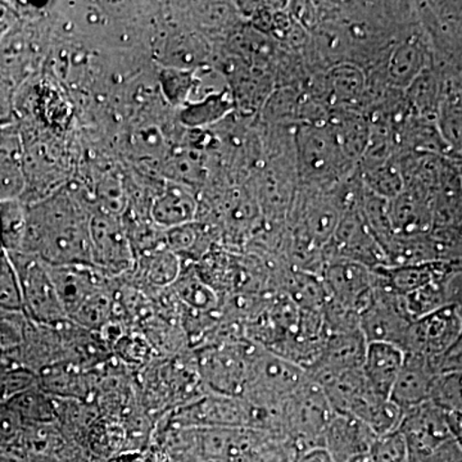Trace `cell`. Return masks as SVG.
<instances>
[{"label":"cell","instance_id":"cell-1","mask_svg":"<svg viewBox=\"0 0 462 462\" xmlns=\"http://www.w3.org/2000/svg\"><path fill=\"white\" fill-rule=\"evenodd\" d=\"M27 206V231L23 252L50 266L90 264L91 209L69 185Z\"/></svg>","mask_w":462,"mask_h":462},{"label":"cell","instance_id":"cell-2","mask_svg":"<svg viewBox=\"0 0 462 462\" xmlns=\"http://www.w3.org/2000/svg\"><path fill=\"white\" fill-rule=\"evenodd\" d=\"M254 346L248 339L220 340L200 346L196 351V364L206 391L218 396L242 397Z\"/></svg>","mask_w":462,"mask_h":462},{"label":"cell","instance_id":"cell-3","mask_svg":"<svg viewBox=\"0 0 462 462\" xmlns=\"http://www.w3.org/2000/svg\"><path fill=\"white\" fill-rule=\"evenodd\" d=\"M334 415L324 389L307 376L302 385L285 400L282 437L294 447L297 455L322 447L325 430Z\"/></svg>","mask_w":462,"mask_h":462},{"label":"cell","instance_id":"cell-4","mask_svg":"<svg viewBox=\"0 0 462 462\" xmlns=\"http://www.w3.org/2000/svg\"><path fill=\"white\" fill-rule=\"evenodd\" d=\"M297 169L315 187L331 185L348 173L352 163L339 147L330 124L306 123L297 129Z\"/></svg>","mask_w":462,"mask_h":462},{"label":"cell","instance_id":"cell-5","mask_svg":"<svg viewBox=\"0 0 462 462\" xmlns=\"http://www.w3.org/2000/svg\"><path fill=\"white\" fill-rule=\"evenodd\" d=\"M7 254L17 273L23 312L26 318L33 324L47 327L69 322L48 264L25 252Z\"/></svg>","mask_w":462,"mask_h":462},{"label":"cell","instance_id":"cell-6","mask_svg":"<svg viewBox=\"0 0 462 462\" xmlns=\"http://www.w3.org/2000/svg\"><path fill=\"white\" fill-rule=\"evenodd\" d=\"M306 379V370L300 365L256 345L249 365L247 385L242 397L254 402L282 403Z\"/></svg>","mask_w":462,"mask_h":462},{"label":"cell","instance_id":"cell-7","mask_svg":"<svg viewBox=\"0 0 462 462\" xmlns=\"http://www.w3.org/2000/svg\"><path fill=\"white\" fill-rule=\"evenodd\" d=\"M91 266L109 279L132 273L135 251L123 217L94 211L90 216Z\"/></svg>","mask_w":462,"mask_h":462},{"label":"cell","instance_id":"cell-8","mask_svg":"<svg viewBox=\"0 0 462 462\" xmlns=\"http://www.w3.org/2000/svg\"><path fill=\"white\" fill-rule=\"evenodd\" d=\"M462 334V316L454 303L443 306L412 321L404 340V354L424 356L436 361L439 360L457 343Z\"/></svg>","mask_w":462,"mask_h":462},{"label":"cell","instance_id":"cell-9","mask_svg":"<svg viewBox=\"0 0 462 462\" xmlns=\"http://www.w3.org/2000/svg\"><path fill=\"white\" fill-rule=\"evenodd\" d=\"M411 324L402 297L374 282L372 300L360 312V330L367 345L388 343L402 349Z\"/></svg>","mask_w":462,"mask_h":462},{"label":"cell","instance_id":"cell-10","mask_svg":"<svg viewBox=\"0 0 462 462\" xmlns=\"http://www.w3.org/2000/svg\"><path fill=\"white\" fill-rule=\"evenodd\" d=\"M330 300L360 315L374 293V273L364 264L348 260H330L320 273Z\"/></svg>","mask_w":462,"mask_h":462},{"label":"cell","instance_id":"cell-11","mask_svg":"<svg viewBox=\"0 0 462 462\" xmlns=\"http://www.w3.org/2000/svg\"><path fill=\"white\" fill-rule=\"evenodd\" d=\"M153 60L160 67L199 69L211 58L208 41L189 26H169L161 29L153 39Z\"/></svg>","mask_w":462,"mask_h":462},{"label":"cell","instance_id":"cell-12","mask_svg":"<svg viewBox=\"0 0 462 462\" xmlns=\"http://www.w3.org/2000/svg\"><path fill=\"white\" fill-rule=\"evenodd\" d=\"M398 430L409 447L410 462H421L451 437L447 412L431 401L404 411Z\"/></svg>","mask_w":462,"mask_h":462},{"label":"cell","instance_id":"cell-13","mask_svg":"<svg viewBox=\"0 0 462 462\" xmlns=\"http://www.w3.org/2000/svg\"><path fill=\"white\" fill-rule=\"evenodd\" d=\"M367 342L361 330L327 334L320 355L306 369L307 376L321 384L339 374L363 369Z\"/></svg>","mask_w":462,"mask_h":462},{"label":"cell","instance_id":"cell-14","mask_svg":"<svg viewBox=\"0 0 462 462\" xmlns=\"http://www.w3.org/2000/svg\"><path fill=\"white\" fill-rule=\"evenodd\" d=\"M48 267L69 321L111 281L90 264Z\"/></svg>","mask_w":462,"mask_h":462},{"label":"cell","instance_id":"cell-15","mask_svg":"<svg viewBox=\"0 0 462 462\" xmlns=\"http://www.w3.org/2000/svg\"><path fill=\"white\" fill-rule=\"evenodd\" d=\"M439 374L436 361L420 355L404 354L402 367L389 398L403 412L430 402L431 389Z\"/></svg>","mask_w":462,"mask_h":462},{"label":"cell","instance_id":"cell-16","mask_svg":"<svg viewBox=\"0 0 462 462\" xmlns=\"http://www.w3.org/2000/svg\"><path fill=\"white\" fill-rule=\"evenodd\" d=\"M26 189L23 143L16 116L0 120V200L23 199Z\"/></svg>","mask_w":462,"mask_h":462},{"label":"cell","instance_id":"cell-17","mask_svg":"<svg viewBox=\"0 0 462 462\" xmlns=\"http://www.w3.org/2000/svg\"><path fill=\"white\" fill-rule=\"evenodd\" d=\"M376 434L352 416L336 413L325 430L322 448L336 462H356L367 457Z\"/></svg>","mask_w":462,"mask_h":462},{"label":"cell","instance_id":"cell-18","mask_svg":"<svg viewBox=\"0 0 462 462\" xmlns=\"http://www.w3.org/2000/svg\"><path fill=\"white\" fill-rule=\"evenodd\" d=\"M199 214V200L194 189L180 182L167 180L149 208V217L160 229L170 230L194 223Z\"/></svg>","mask_w":462,"mask_h":462},{"label":"cell","instance_id":"cell-19","mask_svg":"<svg viewBox=\"0 0 462 462\" xmlns=\"http://www.w3.org/2000/svg\"><path fill=\"white\" fill-rule=\"evenodd\" d=\"M427 42L418 32L402 36L391 47L387 60V80L398 89H407L430 65Z\"/></svg>","mask_w":462,"mask_h":462},{"label":"cell","instance_id":"cell-20","mask_svg":"<svg viewBox=\"0 0 462 462\" xmlns=\"http://www.w3.org/2000/svg\"><path fill=\"white\" fill-rule=\"evenodd\" d=\"M404 360V352L388 343H369L363 373L370 387L383 396H391L392 388Z\"/></svg>","mask_w":462,"mask_h":462},{"label":"cell","instance_id":"cell-21","mask_svg":"<svg viewBox=\"0 0 462 462\" xmlns=\"http://www.w3.org/2000/svg\"><path fill=\"white\" fill-rule=\"evenodd\" d=\"M236 108V100L230 87L202 98L187 103L178 109V118L185 129L202 130L217 124Z\"/></svg>","mask_w":462,"mask_h":462},{"label":"cell","instance_id":"cell-22","mask_svg":"<svg viewBox=\"0 0 462 462\" xmlns=\"http://www.w3.org/2000/svg\"><path fill=\"white\" fill-rule=\"evenodd\" d=\"M182 272V261L166 245L136 256L132 273L152 288H166L178 281Z\"/></svg>","mask_w":462,"mask_h":462},{"label":"cell","instance_id":"cell-23","mask_svg":"<svg viewBox=\"0 0 462 462\" xmlns=\"http://www.w3.org/2000/svg\"><path fill=\"white\" fill-rule=\"evenodd\" d=\"M331 127L346 160L355 165L361 161L369 145L372 127L360 115L346 112L331 120Z\"/></svg>","mask_w":462,"mask_h":462},{"label":"cell","instance_id":"cell-24","mask_svg":"<svg viewBox=\"0 0 462 462\" xmlns=\"http://www.w3.org/2000/svg\"><path fill=\"white\" fill-rule=\"evenodd\" d=\"M328 83L331 98L342 106L355 105L366 96V75L355 63H337L331 67Z\"/></svg>","mask_w":462,"mask_h":462},{"label":"cell","instance_id":"cell-25","mask_svg":"<svg viewBox=\"0 0 462 462\" xmlns=\"http://www.w3.org/2000/svg\"><path fill=\"white\" fill-rule=\"evenodd\" d=\"M27 231V206L23 200H0V248L5 254L23 252Z\"/></svg>","mask_w":462,"mask_h":462},{"label":"cell","instance_id":"cell-26","mask_svg":"<svg viewBox=\"0 0 462 462\" xmlns=\"http://www.w3.org/2000/svg\"><path fill=\"white\" fill-rule=\"evenodd\" d=\"M199 84L197 69L160 67L157 72V85L167 105L176 109L184 107L196 93Z\"/></svg>","mask_w":462,"mask_h":462},{"label":"cell","instance_id":"cell-27","mask_svg":"<svg viewBox=\"0 0 462 462\" xmlns=\"http://www.w3.org/2000/svg\"><path fill=\"white\" fill-rule=\"evenodd\" d=\"M452 278L431 282L418 291L402 297L404 310L412 321L448 305V284Z\"/></svg>","mask_w":462,"mask_h":462},{"label":"cell","instance_id":"cell-28","mask_svg":"<svg viewBox=\"0 0 462 462\" xmlns=\"http://www.w3.org/2000/svg\"><path fill=\"white\" fill-rule=\"evenodd\" d=\"M364 187L380 199H396L404 189V180L400 163L389 160L373 169L364 170Z\"/></svg>","mask_w":462,"mask_h":462},{"label":"cell","instance_id":"cell-29","mask_svg":"<svg viewBox=\"0 0 462 462\" xmlns=\"http://www.w3.org/2000/svg\"><path fill=\"white\" fill-rule=\"evenodd\" d=\"M430 401L447 412L462 413V372H443L437 376Z\"/></svg>","mask_w":462,"mask_h":462},{"label":"cell","instance_id":"cell-30","mask_svg":"<svg viewBox=\"0 0 462 462\" xmlns=\"http://www.w3.org/2000/svg\"><path fill=\"white\" fill-rule=\"evenodd\" d=\"M367 457L372 462H410L409 447L403 434L397 430L376 437Z\"/></svg>","mask_w":462,"mask_h":462},{"label":"cell","instance_id":"cell-31","mask_svg":"<svg viewBox=\"0 0 462 462\" xmlns=\"http://www.w3.org/2000/svg\"><path fill=\"white\" fill-rule=\"evenodd\" d=\"M0 310L23 311L17 273L5 251L0 252Z\"/></svg>","mask_w":462,"mask_h":462},{"label":"cell","instance_id":"cell-32","mask_svg":"<svg viewBox=\"0 0 462 462\" xmlns=\"http://www.w3.org/2000/svg\"><path fill=\"white\" fill-rule=\"evenodd\" d=\"M297 451L285 438L269 436L254 449L249 462H293Z\"/></svg>","mask_w":462,"mask_h":462},{"label":"cell","instance_id":"cell-33","mask_svg":"<svg viewBox=\"0 0 462 462\" xmlns=\"http://www.w3.org/2000/svg\"><path fill=\"white\" fill-rule=\"evenodd\" d=\"M130 145L139 156L154 158L158 154H162L165 136L156 125L136 127L135 132L130 135Z\"/></svg>","mask_w":462,"mask_h":462},{"label":"cell","instance_id":"cell-34","mask_svg":"<svg viewBox=\"0 0 462 462\" xmlns=\"http://www.w3.org/2000/svg\"><path fill=\"white\" fill-rule=\"evenodd\" d=\"M421 462H462V448L454 437L440 443Z\"/></svg>","mask_w":462,"mask_h":462},{"label":"cell","instance_id":"cell-35","mask_svg":"<svg viewBox=\"0 0 462 462\" xmlns=\"http://www.w3.org/2000/svg\"><path fill=\"white\" fill-rule=\"evenodd\" d=\"M20 14L14 2H0V42L20 23Z\"/></svg>","mask_w":462,"mask_h":462},{"label":"cell","instance_id":"cell-36","mask_svg":"<svg viewBox=\"0 0 462 462\" xmlns=\"http://www.w3.org/2000/svg\"><path fill=\"white\" fill-rule=\"evenodd\" d=\"M293 462H336L331 457L329 452L322 447H316V448L307 449L305 452H300L296 456Z\"/></svg>","mask_w":462,"mask_h":462},{"label":"cell","instance_id":"cell-37","mask_svg":"<svg viewBox=\"0 0 462 462\" xmlns=\"http://www.w3.org/2000/svg\"><path fill=\"white\" fill-rule=\"evenodd\" d=\"M447 421H448L451 436L455 438L456 442L462 448V413L447 412Z\"/></svg>","mask_w":462,"mask_h":462},{"label":"cell","instance_id":"cell-38","mask_svg":"<svg viewBox=\"0 0 462 462\" xmlns=\"http://www.w3.org/2000/svg\"><path fill=\"white\" fill-rule=\"evenodd\" d=\"M356 462H372L369 460V457L361 458V460L356 461Z\"/></svg>","mask_w":462,"mask_h":462}]
</instances>
